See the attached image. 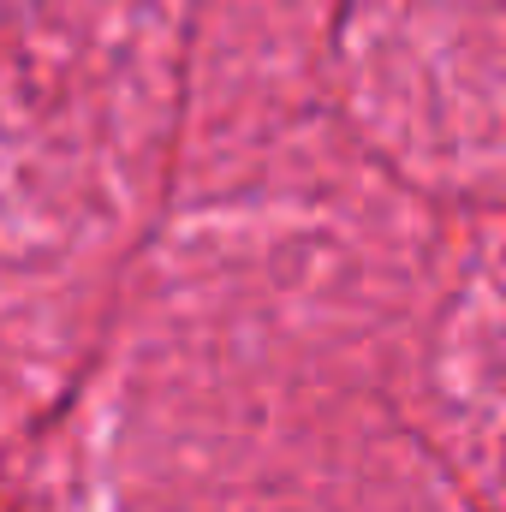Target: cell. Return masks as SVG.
I'll use <instances>...</instances> for the list:
<instances>
[]
</instances>
